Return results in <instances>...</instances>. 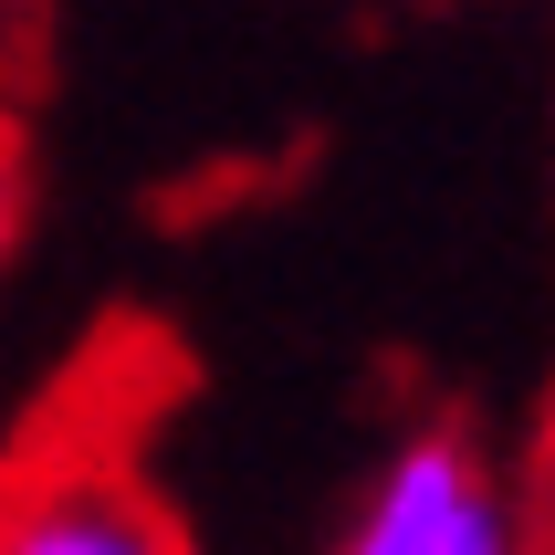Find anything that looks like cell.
<instances>
[{"mask_svg":"<svg viewBox=\"0 0 555 555\" xmlns=\"http://www.w3.org/2000/svg\"><path fill=\"white\" fill-rule=\"evenodd\" d=\"M0 555H199L179 503L137 462V409L94 357L85 388L31 420L0 462Z\"/></svg>","mask_w":555,"mask_h":555,"instance_id":"obj_1","label":"cell"},{"mask_svg":"<svg viewBox=\"0 0 555 555\" xmlns=\"http://www.w3.org/2000/svg\"><path fill=\"white\" fill-rule=\"evenodd\" d=\"M325 555H534V503L472 430L430 420L367 472Z\"/></svg>","mask_w":555,"mask_h":555,"instance_id":"obj_2","label":"cell"},{"mask_svg":"<svg viewBox=\"0 0 555 555\" xmlns=\"http://www.w3.org/2000/svg\"><path fill=\"white\" fill-rule=\"evenodd\" d=\"M11 220H22V137L0 126V242H11Z\"/></svg>","mask_w":555,"mask_h":555,"instance_id":"obj_3","label":"cell"}]
</instances>
